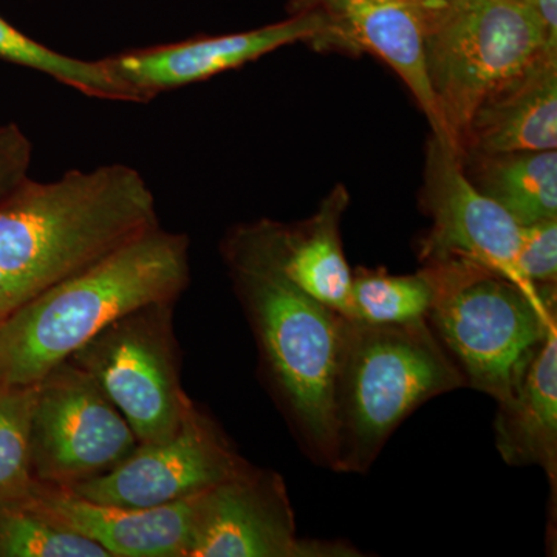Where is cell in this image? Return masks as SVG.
Returning <instances> with one entry per match:
<instances>
[{
	"label": "cell",
	"instance_id": "1",
	"mask_svg": "<svg viewBox=\"0 0 557 557\" xmlns=\"http://www.w3.org/2000/svg\"><path fill=\"white\" fill-rule=\"evenodd\" d=\"M159 223L152 189L127 164L28 180L0 201V321Z\"/></svg>",
	"mask_w": 557,
	"mask_h": 557
},
{
	"label": "cell",
	"instance_id": "2",
	"mask_svg": "<svg viewBox=\"0 0 557 557\" xmlns=\"http://www.w3.org/2000/svg\"><path fill=\"white\" fill-rule=\"evenodd\" d=\"M189 237L152 226L0 321V384L32 386L131 311L177 302Z\"/></svg>",
	"mask_w": 557,
	"mask_h": 557
},
{
	"label": "cell",
	"instance_id": "3",
	"mask_svg": "<svg viewBox=\"0 0 557 557\" xmlns=\"http://www.w3.org/2000/svg\"><path fill=\"white\" fill-rule=\"evenodd\" d=\"M467 386L426 319H347L333 384V471L366 474L399 424L429 399Z\"/></svg>",
	"mask_w": 557,
	"mask_h": 557
},
{
	"label": "cell",
	"instance_id": "4",
	"mask_svg": "<svg viewBox=\"0 0 557 557\" xmlns=\"http://www.w3.org/2000/svg\"><path fill=\"white\" fill-rule=\"evenodd\" d=\"M434 302L432 332L465 384L508 401L549 330L557 327L556 285L525 287L468 259L423 263Z\"/></svg>",
	"mask_w": 557,
	"mask_h": 557
},
{
	"label": "cell",
	"instance_id": "5",
	"mask_svg": "<svg viewBox=\"0 0 557 557\" xmlns=\"http://www.w3.org/2000/svg\"><path fill=\"white\" fill-rule=\"evenodd\" d=\"M230 273L271 394L304 453L333 469V384L347 318L276 274Z\"/></svg>",
	"mask_w": 557,
	"mask_h": 557
},
{
	"label": "cell",
	"instance_id": "6",
	"mask_svg": "<svg viewBox=\"0 0 557 557\" xmlns=\"http://www.w3.org/2000/svg\"><path fill=\"white\" fill-rule=\"evenodd\" d=\"M423 17L429 84L461 153L480 106L557 51L523 0H423Z\"/></svg>",
	"mask_w": 557,
	"mask_h": 557
},
{
	"label": "cell",
	"instance_id": "7",
	"mask_svg": "<svg viewBox=\"0 0 557 557\" xmlns=\"http://www.w3.org/2000/svg\"><path fill=\"white\" fill-rule=\"evenodd\" d=\"M174 306L131 311L69 358L123 413L139 443L170 438L196 408L180 380Z\"/></svg>",
	"mask_w": 557,
	"mask_h": 557
},
{
	"label": "cell",
	"instance_id": "8",
	"mask_svg": "<svg viewBox=\"0 0 557 557\" xmlns=\"http://www.w3.org/2000/svg\"><path fill=\"white\" fill-rule=\"evenodd\" d=\"M139 445L89 373L61 362L36 383L32 467L36 482L72 487L112 471Z\"/></svg>",
	"mask_w": 557,
	"mask_h": 557
},
{
	"label": "cell",
	"instance_id": "9",
	"mask_svg": "<svg viewBox=\"0 0 557 557\" xmlns=\"http://www.w3.org/2000/svg\"><path fill=\"white\" fill-rule=\"evenodd\" d=\"M251 467L196 406L170 438L139 443L119 467L70 490L101 504L164 507L200 496Z\"/></svg>",
	"mask_w": 557,
	"mask_h": 557
},
{
	"label": "cell",
	"instance_id": "10",
	"mask_svg": "<svg viewBox=\"0 0 557 557\" xmlns=\"http://www.w3.org/2000/svg\"><path fill=\"white\" fill-rule=\"evenodd\" d=\"M347 542L300 539L284 479L251 467L196 497L188 557H351Z\"/></svg>",
	"mask_w": 557,
	"mask_h": 557
},
{
	"label": "cell",
	"instance_id": "11",
	"mask_svg": "<svg viewBox=\"0 0 557 557\" xmlns=\"http://www.w3.org/2000/svg\"><path fill=\"white\" fill-rule=\"evenodd\" d=\"M350 203L343 185L322 200L311 218L296 223L258 222L230 230L220 245L230 270L276 274L300 292L351 319V273L341 223Z\"/></svg>",
	"mask_w": 557,
	"mask_h": 557
},
{
	"label": "cell",
	"instance_id": "12",
	"mask_svg": "<svg viewBox=\"0 0 557 557\" xmlns=\"http://www.w3.org/2000/svg\"><path fill=\"white\" fill-rule=\"evenodd\" d=\"M421 205L432 220L431 230L418 244L421 262L468 259L525 285L516 271L522 226L475 188L465 172L460 150L435 134L428 143Z\"/></svg>",
	"mask_w": 557,
	"mask_h": 557
},
{
	"label": "cell",
	"instance_id": "13",
	"mask_svg": "<svg viewBox=\"0 0 557 557\" xmlns=\"http://www.w3.org/2000/svg\"><path fill=\"white\" fill-rule=\"evenodd\" d=\"M322 32L324 24L321 17L310 11H302L289 14L288 20L256 30L200 36L146 49L121 51L102 58V62L146 104L163 91L214 78L220 73L239 69L289 44L302 40L317 44Z\"/></svg>",
	"mask_w": 557,
	"mask_h": 557
},
{
	"label": "cell",
	"instance_id": "14",
	"mask_svg": "<svg viewBox=\"0 0 557 557\" xmlns=\"http://www.w3.org/2000/svg\"><path fill=\"white\" fill-rule=\"evenodd\" d=\"M289 14H318L324 32L314 46L369 51L394 69L412 91L432 134L445 137L424 60L423 0H292Z\"/></svg>",
	"mask_w": 557,
	"mask_h": 557
},
{
	"label": "cell",
	"instance_id": "15",
	"mask_svg": "<svg viewBox=\"0 0 557 557\" xmlns=\"http://www.w3.org/2000/svg\"><path fill=\"white\" fill-rule=\"evenodd\" d=\"M24 502L58 527L97 542L110 557H188L196 497L164 507L129 508L36 482Z\"/></svg>",
	"mask_w": 557,
	"mask_h": 557
},
{
	"label": "cell",
	"instance_id": "16",
	"mask_svg": "<svg viewBox=\"0 0 557 557\" xmlns=\"http://www.w3.org/2000/svg\"><path fill=\"white\" fill-rule=\"evenodd\" d=\"M556 148L557 54H552L480 106L465 138L461 157Z\"/></svg>",
	"mask_w": 557,
	"mask_h": 557
},
{
	"label": "cell",
	"instance_id": "17",
	"mask_svg": "<svg viewBox=\"0 0 557 557\" xmlns=\"http://www.w3.org/2000/svg\"><path fill=\"white\" fill-rule=\"evenodd\" d=\"M557 327L549 330L508 401L498 405L494 432L509 467L544 469L556 502Z\"/></svg>",
	"mask_w": 557,
	"mask_h": 557
},
{
	"label": "cell",
	"instance_id": "18",
	"mask_svg": "<svg viewBox=\"0 0 557 557\" xmlns=\"http://www.w3.org/2000/svg\"><path fill=\"white\" fill-rule=\"evenodd\" d=\"M465 172L480 193L500 205L520 226L557 219V152L461 157Z\"/></svg>",
	"mask_w": 557,
	"mask_h": 557
},
{
	"label": "cell",
	"instance_id": "19",
	"mask_svg": "<svg viewBox=\"0 0 557 557\" xmlns=\"http://www.w3.org/2000/svg\"><path fill=\"white\" fill-rule=\"evenodd\" d=\"M0 60L44 73L50 78L86 97L98 100L139 102L141 100L126 84L121 83L104 62L83 61L58 53L38 40L28 38L0 16Z\"/></svg>",
	"mask_w": 557,
	"mask_h": 557
},
{
	"label": "cell",
	"instance_id": "20",
	"mask_svg": "<svg viewBox=\"0 0 557 557\" xmlns=\"http://www.w3.org/2000/svg\"><path fill=\"white\" fill-rule=\"evenodd\" d=\"M434 302V287L426 270L397 276L383 267H358L351 273L355 321L369 324H403L426 319Z\"/></svg>",
	"mask_w": 557,
	"mask_h": 557
},
{
	"label": "cell",
	"instance_id": "21",
	"mask_svg": "<svg viewBox=\"0 0 557 557\" xmlns=\"http://www.w3.org/2000/svg\"><path fill=\"white\" fill-rule=\"evenodd\" d=\"M36 384H0V505L24 500L36 483L32 467V413Z\"/></svg>",
	"mask_w": 557,
	"mask_h": 557
},
{
	"label": "cell",
	"instance_id": "22",
	"mask_svg": "<svg viewBox=\"0 0 557 557\" xmlns=\"http://www.w3.org/2000/svg\"><path fill=\"white\" fill-rule=\"evenodd\" d=\"M0 557H110L90 539L64 530L24 500L0 505Z\"/></svg>",
	"mask_w": 557,
	"mask_h": 557
},
{
	"label": "cell",
	"instance_id": "23",
	"mask_svg": "<svg viewBox=\"0 0 557 557\" xmlns=\"http://www.w3.org/2000/svg\"><path fill=\"white\" fill-rule=\"evenodd\" d=\"M516 271L525 285H556L557 219L520 228Z\"/></svg>",
	"mask_w": 557,
	"mask_h": 557
},
{
	"label": "cell",
	"instance_id": "24",
	"mask_svg": "<svg viewBox=\"0 0 557 557\" xmlns=\"http://www.w3.org/2000/svg\"><path fill=\"white\" fill-rule=\"evenodd\" d=\"M33 145L16 123L0 126V201L30 180Z\"/></svg>",
	"mask_w": 557,
	"mask_h": 557
},
{
	"label": "cell",
	"instance_id": "25",
	"mask_svg": "<svg viewBox=\"0 0 557 557\" xmlns=\"http://www.w3.org/2000/svg\"><path fill=\"white\" fill-rule=\"evenodd\" d=\"M523 2L537 17L547 38L548 49L557 51V0H523Z\"/></svg>",
	"mask_w": 557,
	"mask_h": 557
}]
</instances>
